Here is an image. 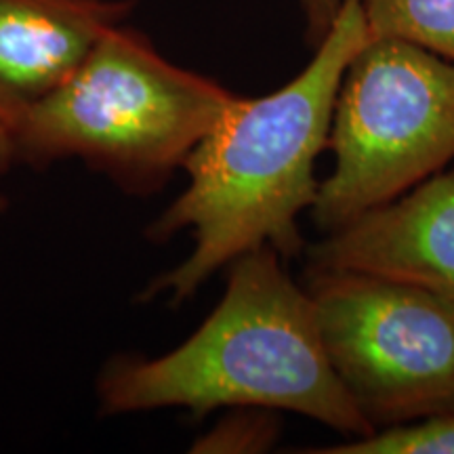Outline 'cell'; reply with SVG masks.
<instances>
[{
	"label": "cell",
	"mask_w": 454,
	"mask_h": 454,
	"mask_svg": "<svg viewBox=\"0 0 454 454\" xmlns=\"http://www.w3.org/2000/svg\"><path fill=\"white\" fill-rule=\"evenodd\" d=\"M98 397L104 414L251 406L303 414L349 440L374 434L328 362L311 294L271 247L227 265L217 308L177 348L107 362Z\"/></svg>",
	"instance_id": "2"
},
{
	"label": "cell",
	"mask_w": 454,
	"mask_h": 454,
	"mask_svg": "<svg viewBox=\"0 0 454 454\" xmlns=\"http://www.w3.org/2000/svg\"><path fill=\"white\" fill-rule=\"evenodd\" d=\"M133 7L135 0H0V124L11 133Z\"/></svg>",
	"instance_id": "7"
},
{
	"label": "cell",
	"mask_w": 454,
	"mask_h": 454,
	"mask_svg": "<svg viewBox=\"0 0 454 454\" xmlns=\"http://www.w3.org/2000/svg\"><path fill=\"white\" fill-rule=\"evenodd\" d=\"M305 20V38L309 47H317L337 20L343 0H297Z\"/></svg>",
	"instance_id": "11"
},
{
	"label": "cell",
	"mask_w": 454,
	"mask_h": 454,
	"mask_svg": "<svg viewBox=\"0 0 454 454\" xmlns=\"http://www.w3.org/2000/svg\"><path fill=\"white\" fill-rule=\"evenodd\" d=\"M303 253L308 270L356 271L454 301V168L328 231Z\"/></svg>",
	"instance_id": "6"
},
{
	"label": "cell",
	"mask_w": 454,
	"mask_h": 454,
	"mask_svg": "<svg viewBox=\"0 0 454 454\" xmlns=\"http://www.w3.org/2000/svg\"><path fill=\"white\" fill-rule=\"evenodd\" d=\"M368 43L360 0H343L308 66L263 98H238L184 164L190 184L147 230L164 242L192 234V253L154 278L141 299L190 301L215 271L254 248L282 259L305 251L301 213L314 207L317 156L328 147L334 101L351 59Z\"/></svg>",
	"instance_id": "1"
},
{
	"label": "cell",
	"mask_w": 454,
	"mask_h": 454,
	"mask_svg": "<svg viewBox=\"0 0 454 454\" xmlns=\"http://www.w3.org/2000/svg\"><path fill=\"white\" fill-rule=\"evenodd\" d=\"M280 438V419L268 408H230L215 427L196 440L192 452H265Z\"/></svg>",
	"instance_id": "10"
},
{
	"label": "cell",
	"mask_w": 454,
	"mask_h": 454,
	"mask_svg": "<svg viewBox=\"0 0 454 454\" xmlns=\"http://www.w3.org/2000/svg\"><path fill=\"white\" fill-rule=\"evenodd\" d=\"M314 454H454V412L397 427L374 431L366 438L309 448Z\"/></svg>",
	"instance_id": "9"
},
{
	"label": "cell",
	"mask_w": 454,
	"mask_h": 454,
	"mask_svg": "<svg viewBox=\"0 0 454 454\" xmlns=\"http://www.w3.org/2000/svg\"><path fill=\"white\" fill-rule=\"evenodd\" d=\"M311 221L322 234L406 194L454 160V64L400 41H368L340 81Z\"/></svg>",
	"instance_id": "4"
},
{
	"label": "cell",
	"mask_w": 454,
	"mask_h": 454,
	"mask_svg": "<svg viewBox=\"0 0 454 454\" xmlns=\"http://www.w3.org/2000/svg\"><path fill=\"white\" fill-rule=\"evenodd\" d=\"M13 164H17L13 137H11L9 130L0 124V177L7 175ZM4 208H7V200H4V196L0 194V213H4Z\"/></svg>",
	"instance_id": "12"
},
{
	"label": "cell",
	"mask_w": 454,
	"mask_h": 454,
	"mask_svg": "<svg viewBox=\"0 0 454 454\" xmlns=\"http://www.w3.org/2000/svg\"><path fill=\"white\" fill-rule=\"evenodd\" d=\"M236 98L122 21L11 130L15 160L49 167L78 158L127 194L152 196L184 170Z\"/></svg>",
	"instance_id": "3"
},
{
	"label": "cell",
	"mask_w": 454,
	"mask_h": 454,
	"mask_svg": "<svg viewBox=\"0 0 454 454\" xmlns=\"http://www.w3.org/2000/svg\"><path fill=\"white\" fill-rule=\"evenodd\" d=\"M368 41H400L454 64V0H360Z\"/></svg>",
	"instance_id": "8"
},
{
	"label": "cell",
	"mask_w": 454,
	"mask_h": 454,
	"mask_svg": "<svg viewBox=\"0 0 454 454\" xmlns=\"http://www.w3.org/2000/svg\"><path fill=\"white\" fill-rule=\"evenodd\" d=\"M334 374L374 431L454 412V301L356 271L305 270Z\"/></svg>",
	"instance_id": "5"
}]
</instances>
